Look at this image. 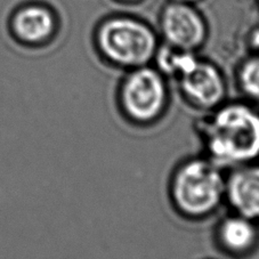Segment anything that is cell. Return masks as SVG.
<instances>
[{"label": "cell", "instance_id": "cell-9", "mask_svg": "<svg viewBox=\"0 0 259 259\" xmlns=\"http://www.w3.org/2000/svg\"><path fill=\"white\" fill-rule=\"evenodd\" d=\"M11 31L17 42L26 47L42 46L52 39L55 21L47 8L28 5L17 10L11 20Z\"/></svg>", "mask_w": 259, "mask_h": 259}, {"label": "cell", "instance_id": "cell-3", "mask_svg": "<svg viewBox=\"0 0 259 259\" xmlns=\"http://www.w3.org/2000/svg\"><path fill=\"white\" fill-rule=\"evenodd\" d=\"M113 100L127 126L147 131L161 124L170 113L171 82L152 64L124 71L115 84Z\"/></svg>", "mask_w": 259, "mask_h": 259}, {"label": "cell", "instance_id": "cell-11", "mask_svg": "<svg viewBox=\"0 0 259 259\" xmlns=\"http://www.w3.org/2000/svg\"><path fill=\"white\" fill-rule=\"evenodd\" d=\"M199 54L195 52L184 51L167 44L158 47L152 65L155 66L169 81L172 82L177 77L194 63Z\"/></svg>", "mask_w": 259, "mask_h": 259}, {"label": "cell", "instance_id": "cell-7", "mask_svg": "<svg viewBox=\"0 0 259 259\" xmlns=\"http://www.w3.org/2000/svg\"><path fill=\"white\" fill-rule=\"evenodd\" d=\"M225 209L259 223V160L226 170Z\"/></svg>", "mask_w": 259, "mask_h": 259}, {"label": "cell", "instance_id": "cell-8", "mask_svg": "<svg viewBox=\"0 0 259 259\" xmlns=\"http://www.w3.org/2000/svg\"><path fill=\"white\" fill-rule=\"evenodd\" d=\"M161 31L164 44L195 53L202 46L207 35L205 25L198 13L183 5H174L164 11Z\"/></svg>", "mask_w": 259, "mask_h": 259}, {"label": "cell", "instance_id": "cell-5", "mask_svg": "<svg viewBox=\"0 0 259 259\" xmlns=\"http://www.w3.org/2000/svg\"><path fill=\"white\" fill-rule=\"evenodd\" d=\"M171 86L187 108L198 114L209 112L230 98L226 71L216 62L201 56L174 80Z\"/></svg>", "mask_w": 259, "mask_h": 259}, {"label": "cell", "instance_id": "cell-12", "mask_svg": "<svg viewBox=\"0 0 259 259\" xmlns=\"http://www.w3.org/2000/svg\"><path fill=\"white\" fill-rule=\"evenodd\" d=\"M249 53H253V54H259V29L253 31L249 38Z\"/></svg>", "mask_w": 259, "mask_h": 259}, {"label": "cell", "instance_id": "cell-4", "mask_svg": "<svg viewBox=\"0 0 259 259\" xmlns=\"http://www.w3.org/2000/svg\"><path fill=\"white\" fill-rule=\"evenodd\" d=\"M95 47L103 63L124 72L152 64L159 44L147 25L129 19H114L100 26Z\"/></svg>", "mask_w": 259, "mask_h": 259}, {"label": "cell", "instance_id": "cell-10", "mask_svg": "<svg viewBox=\"0 0 259 259\" xmlns=\"http://www.w3.org/2000/svg\"><path fill=\"white\" fill-rule=\"evenodd\" d=\"M233 86L240 98L259 105V54L245 55L232 72Z\"/></svg>", "mask_w": 259, "mask_h": 259}, {"label": "cell", "instance_id": "cell-1", "mask_svg": "<svg viewBox=\"0 0 259 259\" xmlns=\"http://www.w3.org/2000/svg\"><path fill=\"white\" fill-rule=\"evenodd\" d=\"M193 131L200 153L229 170L259 160V105L243 98H229L198 114Z\"/></svg>", "mask_w": 259, "mask_h": 259}, {"label": "cell", "instance_id": "cell-2", "mask_svg": "<svg viewBox=\"0 0 259 259\" xmlns=\"http://www.w3.org/2000/svg\"><path fill=\"white\" fill-rule=\"evenodd\" d=\"M226 170L202 153L189 154L169 171L166 194L172 212L190 224L216 218L225 209Z\"/></svg>", "mask_w": 259, "mask_h": 259}, {"label": "cell", "instance_id": "cell-6", "mask_svg": "<svg viewBox=\"0 0 259 259\" xmlns=\"http://www.w3.org/2000/svg\"><path fill=\"white\" fill-rule=\"evenodd\" d=\"M212 243L218 251L233 259H244L259 249V223L224 209L211 230Z\"/></svg>", "mask_w": 259, "mask_h": 259}]
</instances>
